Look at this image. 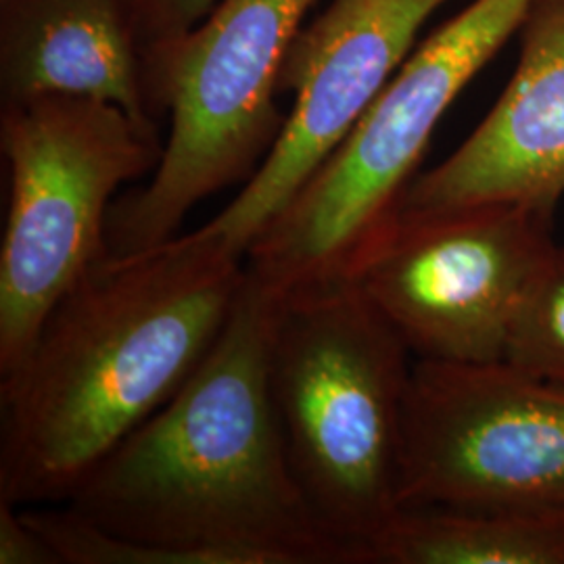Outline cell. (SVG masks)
Returning <instances> with one entry per match:
<instances>
[{
  "instance_id": "1",
  "label": "cell",
  "mask_w": 564,
  "mask_h": 564,
  "mask_svg": "<svg viewBox=\"0 0 564 564\" xmlns=\"http://www.w3.org/2000/svg\"><path fill=\"white\" fill-rule=\"evenodd\" d=\"M242 282L245 258L202 226L95 263L0 379V502L63 505L193 377Z\"/></svg>"
},
{
  "instance_id": "2",
  "label": "cell",
  "mask_w": 564,
  "mask_h": 564,
  "mask_svg": "<svg viewBox=\"0 0 564 564\" xmlns=\"http://www.w3.org/2000/svg\"><path fill=\"white\" fill-rule=\"evenodd\" d=\"M276 291L245 270L235 307L181 391L63 502L170 564H349L303 498L270 395Z\"/></svg>"
},
{
  "instance_id": "3",
  "label": "cell",
  "mask_w": 564,
  "mask_h": 564,
  "mask_svg": "<svg viewBox=\"0 0 564 564\" xmlns=\"http://www.w3.org/2000/svg\"><path fill=\"white\" fill-rule=\"evenodd\" d=\"M268 379L293 475L349 564L402 510L414 356L347 274L276 291Z\"/></svg>"
},
{
  "instance_id": "4",
  "label": "cell",
  "mask_w": 564,
  "mask_h": 564,
  "mask_svg": "<svg viewBox=\"0 0 564 564\" xmlns=\"http://www.w3.org/2000/svg\"><path fill=\"white\" fill-rule=\"evenodd\" d=\"M316 0H220L193 30L149 51V97L167 118L162 160L111 205L109 253L178 237L199 203L245 184L281 137L282 63Z\"/></svg>"
},
{
  "instance_id": "5",
  "label": "cell",
  "mask_w": 564,
  "mask_h": 564,
  "mask_svg": "<svg viewBox=\"0 0 564 564\" xmlns=\"http://www.w3.org/2000/svg\"><path fill=\"white\" fill-rule=\"evenodd\" d=\"M533 0H473L414 48L362 120L245 253L272 291L347 274L389 223L452 102L519 34Z\"/></svg>"
},
{
  "instance_id": "6",
  "label": "cell",
  "mask_w": 564,
  "mask_h": 564,
  "mask_svg": "<svg viewBox=\"0 0 564 564\" xmlns=\"http://www.w3.org/2000/svg\"><path fill=\"white\" fill-rule=\"evenodd\" d=\"M0 144L9 209L0 249V379L28 356L61 297L109 253L107 223L123 184L153 174L160 134L111 102H7Z\"/></svg>"
},
{
  "instance_id": "7",
  "label": "cell",
  "mask_w": 564,
  "mask_h": 564,
  "mask_svg": "<svg viewBox=\"0 0 564 564\" xmlns=\"http://www.w3.org/2000/svg\"><path fill=\"white\" fill-rule=\"evenodd\" d=\"M552 228V209L521 203L395 212L347 276L414 360L505 362L519 307L556 247Z\"/></svg>"
},
{
  "instance_id": "8",
  "label": "cell",
  "mask_w": 564,
  "mask_h": 564,
  "mask_svg": "<svg viewBox=\"0 0 564 564\" xmlns=\"http://www.w3.org/2000/svg\"><path fill=\"white\" fill-rule=\"evenodd\" d=\"M402 505L564 512V389L506 362L414 360Z\"/></svg>"
},
{
  "instance_id": "9",
  "label": "cell",
  "mask_w": 564,
  "mask_h": 564,
  "mask_svg": "<svg viewBox=\"0 0 564 564\" xmlns=\"http://www.w3.org/2000/svg\"><path fill=\"white\" fill-rule=\"evenodd\" d=\"M449 0H330L282 63L293 111L260 170L203 224L245 258L282 207L341 144L412 53L426 20Z\"/></svg>"
},
{
  "instance_id": "10",
  "label": "cell",
  "mask_w": 564,
  "mask_h": 564,
  "mask_svg": "<svg viewBox=\"0 0 564 564\" xmlns=\"http://www.w3.org/2000/svg\"><path fill=\"white\" fill-rule=\"evenodd\" d=\"M519 34V63L502 97L445 162L412 178L398 212L484 203L556 212L564 197V0H533Z\"/></svg>"
},
{
  "instance_id": "11",
  "label": "cell",
  "mask_w": 564,
  "mask_h": 564,
  "mask_svg": "<svg viewBox=\"0 0 564 564\" xmlns=\"http://www.w3.org/2000/svg\"><path fill=\"white\" fill-rule=\"evenodd\" d=\"M111 102L160 134L141 0H0V99Z\"/></svg>"
},
{
  "instance_id": "12",
  "label": "cell",
  "mask_w": 564,
  "mask_h": 564,
  "mask_svg": "<svg viewBox=\"0 0 564 564\" xmlns=\"http://www.w3.org/2000/svg\"><path fill=\"white\" fill-rule=\"evenodd\" d=\"M370 564H564V512L410 506L375 542Z\"/></svg>"
},
{
  "instance_id": "13",
  "label": "cell",
  "mask_w": 564,
  "mask_h": 564,
  "mask_svg": "<svg viewBox=\"0 0 564 564\" xmlns=\"http://www.w3.org/2000/svg\"><path fill=\"white\" fill-rule=\"evenodd\" d=\"M505 362L564 389V247H554L527 291L512 323Z\"/></svg>"
},
{
  "instance_id": "14",
  "label": "cell",
  "mask_w": 564,
  "mask_h": 564,
  "mask_svg": "<svg viewBox=\"0 0 564 564\" xmlns=\"http://www.w3.org/2000/svg\"><path fill=\"white\" fill-rule=\"evenodd\" d=\"M218 2L220 0H141L142 30L149 51L193 30Z\"/></svg>"
},
{
  "instance_id": "15",
  "label": "cell",
  "mask_w": 564,
  "mask_h": 564,
  "mask_svg": "<svg viewBox=\"0 0 564 564\" xmlns=\"http://www.w3.org/2000/svg\"><path fill=\"white\" fill-rule=\"evenodd\" d=\"M0 564H61L21 508L0 502Z\"/></svg>"
}]
</instances>
